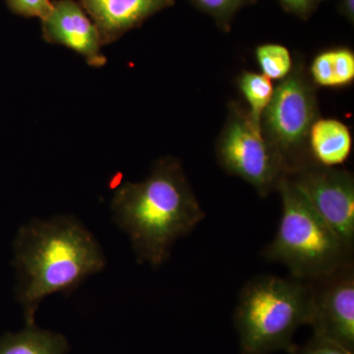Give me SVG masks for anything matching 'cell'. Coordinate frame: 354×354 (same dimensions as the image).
<instances>
[{
    "label": "cell",
    "instance_id": "7",
    "mask_svg": "<svg viewBox=\"0 0 354 354\" xmlns=\"http://www.w3.org/2000/svg\"><path fill=\"white\" fill-rule=\"evenodd\" d=\"M344 243L354 246V179L349 172L307 165L286 174Z\"/></svg>",
    "mask_w": 354,
    "mask_h": 354
},
{
    "label": "cell",
    "instance_id": "10",
    "mask_svg": "<svg viewBox=\"0 0 354 354\" xmlns=\"http://www.w3.org/2000/svg\"><path fill=\"white\" fill-rule=\"evenodd\" d=\"M97 26L104 46L114 43L174 0H78Z\"/></svg>",
    "mask_w": 354,
    "mask_h": 354
},
{
    "label": "cell",
    "instance_id": "4",
    "mask_svg": "<svg viewBox=\"0 0 354 354\" xmlns=\"http://www.w3.org/2000/svg\"><path fill=\"white\" fill-rule=\"evenodd\" d=\"M283 214L274 241L263 251L269 262L281 263L290 277L313 281L353 263V249L319 216L286 176L278 186Z\"/></svg>",
    "mask_w": 354,
    "mask_h": 354
},
{
    "label": "cell",
    "instance_id": "6",
    "mask_svg": "<svg viewBox=\"0 0 354 354\" xmlns=\"http://www.w3.org/2000/svg\"><path fill=\"white\" fill-rule=\"evenodd\" d=\"M223 169L241 177L266 197L288 174L278 153L250 114L234 108L218 144Z\"/></svg>",
    "mask_w": 354,
    "mask_h": 354
},
{
    "label": "cell",
    "instance_id": "12",
    "mask_svg": "<svg viewBox=\"0 0 354 354\" xmlns=\"http://www.w3.org/2000/svg\"><path fill=\"white\" fill-rule=\"evenodd\" d=\"M68 342L64 335L26 325L22 332L0 339V354H66Z\"/></svg>",
    "mask_w": 354,
    "mask_h": 354
},
{
    "label": "cell",
    "instance_id": "11",
    "mask_svg": "<svg viewBox=\"0 0 354 354\" xmlns=\"http://www.w3.org/2000/svg\"><path fill=\"white\" fill-rule=\"evenodd\" d=\"M308 144L317 165L334 167L348 160L353 139L348 128L341 121L319 120L310 128Z\"/></svg>",
    "mask_w": 354,
    "mask_h": 354
},
{
    "label": "cell",
    "instance_id": "20",
    "mask_svg": "<svg viewBox=\"0 0 354 354\" xmlns=\"http://www.w3.org/2000/svg\"><path fill=\"white\" fill-rule=\"evenodd\" d=\"M344 12L349 19H353L354 0H344Z\"/></svg>",
    "mask_w": 354,
    "mask_h": 354
},
{
    "label": "cell",
    "instance_id": "17",
    "mask_svg": "<svg viewBox=\"0 0 354 354\" xmlns=\"http://www.w3.org/2000/svg\"><path fill=\"white\" fill-rule=\"evenodd\" d=\"M290 354H354V353L329 339L313 335L306 344L295 346Z\"/></svg>",
    "mask_w": 354,
    "mask_h": 354
},
{
    "label": "cell",
    "instance_id": "2",
    "mask_svg": "<svg viewBox=\"0 0 354 354\" xmlns=\"http://www.w3.org/2000/svg\"><path fill=\"white\" fill-rule=\"evenodd\" d=\"M111 209L140 262L153 267L164 264L174 244L206 216L180 162L174 158L158 160L145 180L120 186Z\"/></svg>",
    "mask_w": 354,
    "mask_h": 354
},
{
    "label": "cell",
    "instance_id": "13",
    "mask_svg": "<svg viewBox=\"0 0 354 354\" xmlns=\"http://www.w3.org/2000/svg\"><path fill=\"white\" fill-rule=\"evenodd\" d=\"M311 76L322 87H344L354 80V55L348 48L320 53L311 65Z\"/></svg>",
    "mask_w": 354,
    "mask_h": 354
},
{
    "label": "cell",
    "instance_id": "5",
    "mask_svg": "<svg viewBox=\"0 0 354 354\" xmlns=\"http://www.w3.org/2000/svg\"><path fill=\"white\" fill-rule=\"evenodd\" d=\"M316 97L301 71L283 79L262 118L267 139L285 164L288 174L309 165L306 146L315 122Z\"/></svg>",
    "mask_w": 354,
    "mask_h": 354
},
{
    "label": "cell",
    "instance_id": "8",
    "mask_svg": "<svg viewBox=\"0 0 354 354\" xmlns=\"http://www.w3.org/2000/svg\"><path fill=\"white\" fill-rule=\"evenodd\" d=\"M308 325L314 335L329 339L354 353V266L339 269L313 281Z\"/></svg>",
    "mask_w": 354,
    "mask_h": 354
},
{
    "label": "cell",
    "instance_id": "16",
    "mask_svg": "<svg viewBox=\"0 0 354 354\" xmlns=\"http://www.w3.org/2000/svg\"><path fill=\"white\" fill-rule=\"evenodd\" d=\"M11 12L24 18L43 20L53 9L51 0H6Z\"/></svg>",
    "mask_w": 354,
    "mask_h": 354
},
{
    "label": "cell",
    "instance_id": "9",
    "mask_svg": "<svg viewBox=\"0 0 354 354\" xmlns=\"http://www.w3.org/2000/svg\"><path fill=\"white\" fill-rule=\"evenodd\" d=\"M41 22L46 43L65 46L85 58L92 67H102L106 58L97 26L77 0H53V9Z\"/></svg>",
    "mask_w": 354,
    "mask_h": 354
},
{
    "label": "cell",
    "instance_id": "15",
    "mask_svg": "<svg viewBox=\"0 0 354 354\" xmlns=\"http://www.w3.org/2000/svg\"><path fill=\"white\" fill-rule=\"evenodd\" d=\"M256 57L263 75L270 80H283L290 73L292 62L286 46L276 44H262L256 50Z\"/></svg>",
    "mask_w": 354,
    "mask_h": 354
},
{
    "label": "cell",
    "instance_id": "19",
    "mask_svg": "<svg viewBox=\"0 0 354 354\" xmlns=\"http://www.w3.org/2000/svg\"><path fill=\"white\" fill-rule=\"evenodd\" d=\"M288 8L297 13H305L313 6L314 0H281Z\"/></svg>",
    "mask_w": 354,
    "mask_h": 354
},
{
    "label": "cell",
    "instance_id": "18",
    "mask_svg": "<svg viewBox=\"0 0 354 354\" xmlns=\"http://www.w3.org/2000/svg\"><path fill=\"white\" fill-rule=\"evenodd\" d=\"M197 6L218 18L234 13L245 0H193Z\"/></svg>",
    "mask_w": 354,
    "mask_h": 354
},
{
    "label": "cell",
    "instance_id": "14",
    "mask_svg": "<svg viewBox=\"0 0 354 354\" xmlns=\"http://www.w3.org/2000/svg\"><path fill=\"white\" fill-rule=\"evenodd\" d=\"M239 88L250 106L251 118L261 125L263 113L274 95L272 80L263 74L246 72L239 79Z\"/></svg>",
    "mask_w": 354,
    "mask_h": 354
},
{
    "label": "cell",
    "instance_id": "1",
    "mask_svg": "<svg viewBox=\"0 0 354 354\" xmlns=\"http://www.w3.org/2000/svg\"><path fill=\"white\" fill-rule=\"evenodd\" d=\"M18 299L27 325H34L41 301L53 293H68L106 266L94 235L75 216L30 221L14 242Z\"/></svg>",
    "mask_w": 354,
    "mask_h": 354
},
{
    "label": "cell",
    "instance_id": "3",
    "mask_svg": "<svg viewBox=\"0 0 354 354\" xmlns=\"http://www.w3.org/2000/svg\"><path fill=\"white\" fill-rule=\"evenodd\" d=\"M311 288L308 281L260 276L249 281L234 312L241 354L290 353L293 335L308 325Z\"/></svg>",
    "mask_w": 354,
    "mask_h": 354
}]
</instances>
